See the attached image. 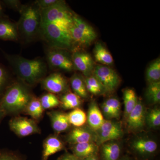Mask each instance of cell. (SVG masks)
Returning <instances> with one entry per match:
<instances>
[{"instance_id":"40","label":"cell","mask_w":160,"mask_h":160,"mask_svg":"<svg viewBox=\"0 0 160 160\" xmlns=\"http://www.w3.org/2000/svg\"><path fill=\"white\" fill-rule=\"evenodd\" d=\"M58 160H79V159L76 157L73 154L68 153L62 156Z\"/></svg>"},{"instance_id":"5","label":"cell","mask_w":160,"mask_h":160,"mask_svg":"<svg viewBox=\"0 0 160 160\" xmlns=\"http://www.w3.org/2000/svg\"><path fill=\"white\" fill-rule=\"evenodd\" d=\"M73 14L65 1L41 11V23H51L69 30L72 23Z\"/></svg>"},{"instance_id":"10","label":"cell","mask_w":160,"mask_h":160,"mask_svg":"<svg viewBox=\"0 0 160 160\" xmlns=\"http://www.w3.org/2000/svg\"><path fill=\"white\" fill-rule=\"evenodd\" d=\"M72 59L75 69L86 77L90 76L94 69V63L90 54L85 52L75 51L72 55Z\"/></svg>"},{"instance_id":"7","label":"cell","mask_w":160,"mask_h":160,"mask_svg":"<svg viewBox=\"0 0 160 160\" xmlns=\"http://www.w3.org/2000/svg\"><path fill=\"white\" fill-rule=\"evenodd\" d=\"M94 76L103 86L104 91H114L120 83V78L115 70L109 66L103 65L96 66L93 71Z\"/></svg>"},{"instance_id":"26","label":"cell","mask_w":160,"mask_h":160,"mask_svg":"<svg viewBox=\"0 0 160 160\" xmlns=\"http://www.w3.org/2000/svg\"><path fill=\"white\" fill-rule=\"evenodd\" d=\"M67 117L70 125H72L76 127H82L87 121L86 113L79 108L73 109L67 114Z\"/></svg>"},{"instance_id":"13","label":"cell","mask_w":160,"mask_h":160,"mask_svg":"<svg viewBox=\"0 0 160 160\" xmlns=\"http://www.w3.org/2000/svg\"><path fill=\"white\" fill-rule=\"evenodd\" d=\"M18 38L17 24L7 19L0 18V40L14 41Z\"/></svg>"},{"instance_id":"9","label":"cell","mask_w":160,"mask_h":160,"mask_svg":"<svg viewBox=\"0 0 160 160\" xmlns=\"http://www.w3.org/2000/svg\"><path fill=\"white\" fill-rule=\"evenodd\" d=\"M41 82L43 89L52 94L62 93L68 89L67 80L59 72L52 73L44 78Z\"/></svg>"},{"instance_id":"6","label":"cell","mask_w":160,"mask_h":160,"mask_svg":"<svg viewBox=\"0 0 160 160\" xmlns=\"http://www.w3.org/2000/svg\"><path fill=\"white\" fill-rule=\"evenodd\" d=\"M48 64L51 68L71 72L75 69L72 55L66 50L50 48L46 52Z\"/></svg>"},{"instance_id":"42","label":"cell","mask_w":160,"mask_h":160,"mask_svg":"<svg viewBox=\"0 0 160 160\" xmlns=\"http://www.w3.org/2000/svg\"><path fill=\"white\" fill-rule=\"evenodd\" d=\"M119 160H131L129 158L127 157H124L123 158H122L120 159Z\"/></svg>"},{"instance_id":"27","label":"cell","mask_w":160,"mask_h":160,"mask_svg":"<svg viewBox=\"0 0 160 160\" xmlns=\"http://www.w3.org/2000/svg\"><path fill=\"white\" fill-rule=\"evenodd\" d=\"M69 32L73 43H77L79 45L88 46L92 41L84 34L78 27L73 24H71L69 28Z\"/></svg>"},{"instance_id":"44","label":"cell","mask_w":160,"mask_h":160,"mask_svg":"<svg viewBox=\"0 0 160 160\" xmlns=\"http://www.w3.org/2000/svg\"><path fill=\"white\" fill-rule=\"evenodd\" d=\"M2 5L0 3V15L2 13Z\"/></svg>"},{"instance_id":"23","label":"cell","mask_w":160,"mask_h":160,"mask_svg":"<svg viewBox=\"0 0 160 160\" xmlns=\"http://www.w3.org/2000/svg\"><path fill=\"white\" fill-rule=\"evenodd\" d=\"M72 24L78 27L84 34L89 38L92 42L97 38V34L94 29L88 23L79 17L73 14Z\"/></svg>"},{"instance_id":"21","label":"cell","mask_w":160,"mask_h":160,"mask_svg":"<svg viewBox=\"0 0 160 160\" xmlns=\"http://www.w3.org/2000/svg\"><path fill=\"white\" fill-rule=\"evenodd\" d=\"M60 105L66 109L78 108L82 104V100L74 92H68L62 96L60 100Z\"/></svg>"},{"instance_id":"18","label":"cell","mask_w":160,"mask_h":160,"mask_svg":"<svg viewBox=\"0 0 160 160\" xmlns=\"http://www.w3.org/2000/svg\"><path fill=\"white\" fill-rule=\"evenodd\" d=\"M98 147L93 142L76 144L72 148L73 155L79 159L96 154Z\"/></svg>"},{"instance_id":"20","label":"cell","mask_w":160,"mask_h":160,"mask_svg":"<svg viewBox=\"0 0 160 160\" xmlns=\"http://www.w3.org/2000/svg\"><path fill=\"white\" fill-rule=\"evenodd\" d=\"M95 59L103 65L112 64L113 60L109 51L101 43H97L94 49Z\"/></svg>"},{"instance_id":"28","label":"cell","mask_w":160,"mask_h":160,"mask_svg":"<svg viewBox=\"0 0 160 160\" xmlns=\"http://www.w3.org/2000/svg\"><path fill=\"white\" fill-rule=\"evenodd\" d=\"M146 78L149 83L160 82V58L152 62L147 68Z\"/></svg>"},{"instance_id":"29","label":"cell","mask_w":160,"mask_h":160,"mask_svg":"<svg viewBox=\"0 0 160 160\" xmlns=\"http://www.w3.org/2000/svg\"><path fill=\"white\" fill-rule=\"evenodd\" d=\"M87 92L94 95L99 94L104 89L99 81L94 76H90L84 80Z\"/></svg>"},{"instance_id":"41","label":"cell","mask_w":160,"mask_h":160,"mask_svg":"<svg viewBox=\"0 0 160 160\" xmlns=\"http://www.w3.org/2000/svg\"><path fill=\"white\" fill-rule=\"evenodd\" d=\"M79 160H99L96 154L92 155L88 157L84 158L81 159Z\"/></svg>"},{"instance_id":"15","label":"cell","mask_w":160,"mask_h":160,"mask_svg":"<svg viewBox=\"0 0 160 160\" xmlns=\"http://www.w3.org/2000/svg\"><path fill=\"white\" fill-rule=\"evenodd\" d=\"M48 115L51 120L52 126L57 133L63 132L69 129L70 126L67 114L59 111L50 112Z\"/></svg>"},{"instance_id":"3","label":"cell","mask_w":160,"mask_h":160,"mask_svg":"<svg viewBox=\"0 0 160 160\" xmlns=\"http://www.w3.org/2000/svg\"><path fill=\"white\" fill-rule=\"evenodd\" d=\"M17 23L19 37L30 42L38 34L41 24V11L35 5H23Z\"/></svg>"},{"instance_id":"16","label":"cell","mask_w":160,"mask_h":160,"mask_svg":"<svg viewBox=\"0 0 160 160\" xmlns=\"http://www.w3.org/2000/svg\"><path fill=\"white\" fill-rule=\"evenodd\" d=\"M64 145L62 141L55 136L49 137L45 140L42 160H48L49 157L62 150Z\"/></svg>"},{"instance_id":"19","label":"cell","mask_w":160,"mask_h":160,"mask_svg":"<svg viewBox=\"0 0 160 160\" xmlns=\"http://www.w3.org/2000/svg\"><path fill=\"white\" fill-rule=\"evenodd\" d=\"M121 149L118 143L115 142H107L103 144L101 149L102 160H119Z\"/></svg>"},{"instance_id":"39","label":"cell","mask_w":160,"mask_h":160,"mask_svg":"<svg viewBox=\"0 0 160 160\" xmlns=\"http://www.w3.org/2000/svg\"><path fill=\"white\" fill-rule=\"evenodd\" d=\"M102 108L103 112L106 117L109 118H115L114 115L111 109L104 103H103L102 106Z\"/></svg>"},{"instance_id":"33","label":"cell","mask_w":160,"mask_h":160,"mask_svg":"<svg viewBox=\"0 0 160 160\" xmlns=\"http://www.w3.org/2000/svg\"><path fill=\"white\" fill-rule=\"evenodd\" d=\"M97 131L122 132V130L119 123L109 120H105L99 129Z\"/></svg>"},{"instance_id":"31","label":"cell","mask_w":160,"mask_h":160,"mask_svg":"<svg viewBox=\"0 0 160 160\" xmlns=\"http://www.w3.org/2000/svg\"><path fill=\"white\" fill-rule=\"evenodd\" d=\"M40 101L44 109H52L60 105V100L57 97L50 92L42 96Z\"/></svg>"},{"instance_id":"1","label":"cell","mask_w":160,"mask_h":160,"mask_svg":"<svg viewBox=\"0 0 160 160\" xmlns=\"http://www.w3.org/2000/svg\"><path fill=\"white\" fill-rule=\"evenodd\" d=\"M12 70L24 83L33 85L42 81L47 72V66L41 58L28 59L18 55L3 52Z\"/></svg>"},{"instance_id":"38","label":"cell","mask_w":160,"mask_h":160,"mask_svg":"<svg viewBox=\"0 0 160 160\" xmlns=\"http://www.w3.org/2000/svg\"><path fill=\"white\" fill-rule=\"evenodd\" d=\"M0 160H23L16 155L7 152L0 151Z\"/></svg>"},{"instance_id":"24","label":"cell","mask_w":160,"mask_h":160,"mask_svg":"<svg viewBox=\"0 0 160 160\" xmlns=\"http://www.w3.org/2000/svg\"><path fill=\"white\" fill-rule=\"evenodd\" d=\"M44 110L40 99L32 97L25 111L26 113L30 116L32 118L38 120L42 117Z\"/></svg>"},{"instance_id":"4","label":"cell","mask_w":160,"mask_h":160,"mask_svg":"<svg viewBox=\"0 0 160 160\" xmlns=\"http://www.w3.org/2000/svg\"><path fill=\"white\" fill-rule=\"evenodd\" d=\"M50 48L69 50L73 42L69 30L51 23H41L39 33Z\"/></svg>"},{"instance_id":"11","label":"cell","mask_w":160,"mask_h":160,"mask_svg":"<svg viewBox=\"0 0 160 160\" xmlns=\"http://www.w3.org/2000/svg\"><path fill=\"white\" fill-rule=\"evenodd\" d=\"M146 111L142 101L138 100L137 104L127 117V124L129 129L137 130L142 129L146 122Z\"/></svg>"},{"instance_id":"30","label":"cell","mask_w":160,"mask_h":160,"mask_svg":"<svg viewBox=\"0 0 160 160\" xmlns=\"http://www.w3.org/2000/svg\"><path fill=\"white\" fill-rule=\"evenodd\" d=\"M146 96L149 102L158 104L160 101V82L149 83L146 91Z\"/></svg>"},{"instance_id":"43","label":"cell","mask_w":160,"mask_h":160,"mask_svg":"<svg viewBox=\"0 0 160 160\" xmlns=\"http://www.w3.org/2000/svg\"><path fill=\"white\" fill-rule=\"evenodd\" d=\"M4 115L3 114L2 112L1 111H0V121H1V119H2V118L4 116Z\"/></svg>"},{"instance_id":"25","label":"cell","mask_w":160,"mask_h":160,"mask_svg":"<svg viewBox=\"0 0 160 160\" xmlns=\"http://www.w3.org/2000/svg\"><path fill=\"white\" fill-rule=\"evenodd\" d=\"M123 99L125 106V114L127 118L136 106L138 101V98L133 89H127L124 92Z\"/></svg>"},{"instance_id":"36","label":"cell","mask_w":160,"mask_h":160,"mask_svg":"<svg viewBox=\"0 0 160 160\" xmlns=\"http://www.w3.org/2000/svg\"><path fill=\"white\" fill-rule=\"evenodd\" d=\"M8 78V72L3 67L0 66V95L5 90Z\"/></svg>"},{"instance_id":"37","label":"cell","mask_w":160,"mask_h":160,"mask_svg":"<svg viewBox=\"0 0 160 160\" xmlns=\"http://www.w3.org/2000/svg\"><path fill=\"white\" fill-rule=\"evenodd\" d=\"M3 3H5L6 6L9 8L14 9L18 12L21 11L23 5L21 4V2L17 0H6L3 1Z\"/></svg>"},{"instance_id":"32","label":"cell","mask_w":160,"mask_h":160,"mask_svg":"<svg viewBox=\"0 0 160 160\" xmlns=\"http://www.w3.org/2000/svg\"><path fill=\"white\" fill-rule=\"evenodd\" d=\"M146 121L149 127L155 128L160 126V110L153 109L146 114Z\"/></svg>"},{"instance_id":"34","label":"cell","mask_w":160,"mask_h":160,"mask_svg":"<svg viewBox=\"0 0 160 160\" xmlns=\"http://www.w3.org/2000/svg\"><path fill=\"white\" fill-rule=\"evenodd\" d=\"M111 109L114 115L115 118L119 117L121 112V105L120 102L116 98H111L104 102Z\"/></svg>"},{"instance_id":"35","label":"cell","mask_w":160,"mask_h":160,"mask_svg":"<svg viewBox=\"0 0 160 160\" xmlns=\"http://www.w3.org/2000/svg\"><path fill=\"white\" fill-rule=\"evenodd\" d=\"M61 1V0H37L34 2V4L41 11L57 5Z\"/></svg>"},{"instance_id":"17","label":"cell","mask_w":160,"mask_h":160,"mask_svg":"<svg viewBox=\"0 0 160 160\" xmlns=\"http://www.w3.org/2000/svg\"><path fill=\"white\" fill-rule=\"evenodd\" d=\"M105 120L97 103L95 102H92L89 106L87 116V121L90 128L92 130L97 131L99 129Z\"/></svg>"},{"instance_id":"14","label":"cell","mask_w":160,"mask_h":160,"mask_svg":"<svg viewBox=\"0 0 160 160\" xmlns=\"http://www.w3.org/2000/svg\"><path fill=\"white\" fill-rule=\"evenodd\" d=\"M132 147L135 151L143 157L148 156L156 151L157 143L153 140L146 138H139L134 141Z\"/></svg>"},{"instance_id":"22","label":"cell","mask_w":160,"mask_h":160,"mask_svg":"<svg viewBox=\"0 0 160 160\" xmlns=\"http://www.w3.org/2000/svg\"><path fill=\"white\" fill-rule=\"evenodd\" d=\"M70 84L72 90L81 98H86L88 96V92L86 89L84 79L82 76L75 73L70 79Z\"/></svg>"},{"instance_id":"2","label":"cell","mask_w":160,"mask_h":160,"mask_svg":"<svg viewBox=\"0 0 160 160\" xmlns=\"http://www.w3.org/2000/svg\"><path fill=\"white\" fill-rule=\"evenodd\" d=\"M32 98L26 85L14 83L6 89L0 99V111L5 115L25 110Z\"/></svg>"},{"instance_id":"8","label":"cell","mask_w":160,"mask_h":160,"mask_svg":"<svg viewBox=\"0 0 160 160\" xmlns=\"http://www.w3.org/2000/svg\"><path fill=\"white\" fill-rule=\"evenodd\" d=\"M12 131L20 137H25L38 133L40 129L33 120L25 117H16L9 121Z\"/></svg>"},{"instance_id":"12","label":"cell","mask_w":160,"mask_h":160,"mask_svg":"<svg viewBox=\"0 0 160 160\" xmlns=\"http://www.w3.org/2000/svg\"><path fill=\"white\" fill-rule=\"evenodd\" d=\"M96 135L89 129L83 127H76L72 129L68 135L67 141L72 145L80 143L93 142Z\"/></svg>"}]
</instances>
